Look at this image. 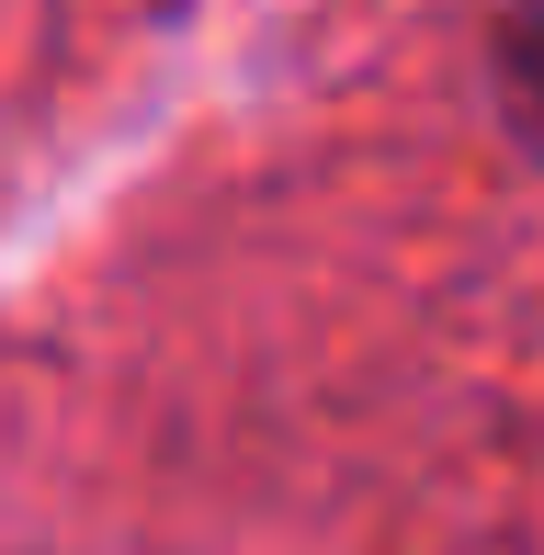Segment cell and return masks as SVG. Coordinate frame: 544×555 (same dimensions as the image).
<instances>
[{
    "mask_svg": "<svg viewBox=\"0 0 544 555\" xmlns=\"http://www.w3.org/2000/svg\"><path fill=\"white\" fill-rule=\"evenodd\" d=\"M488 57H500V103L544 147V0H488Z\"/></svg>",
    "mask_w": 544,
    "mask_h": 555,
    "instance_id": "obj_1",
    "label": "cell"
}]
</instances>
